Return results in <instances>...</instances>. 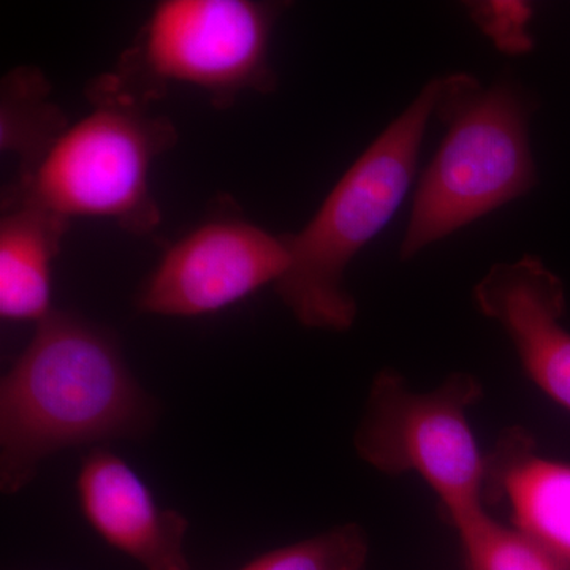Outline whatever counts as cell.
<instances>
[{
    "instance_id": "3",
    "label": "cell",
    "mask_w": 570,
    "mask_h": 570,
    "mask_svg": "<svg viewBox=\"0 0 570 570\" xmlns=\"http://www.w3.org/2000/svg\"><path fill=\"white\" fill-rule=\"evenodd\" d=\"M434 99L433 80L341 176L313 219L287 234L291 265L275 291L305 328L340 333L355 324L358 307L344 277L411 190Z\"/></svg>"
},
{
    "instance_id": "13",
    "label": "cell",
    "mask_w": 570,
    "mask_h": 570,
    "mask_svg": "<svg viewBox=\"0 0 570 570\" xmlns=\"http://www.w3.org/2000/svg\"><path fill=\"white\" fill-rule=\"evenodd\" d=\"M452 527L463 547L466 570H562L531 539L499 523L485 509Z\"/></svg>"
},
{
    "instance_id": "10",
    "label": "cell",
    "mask_w": 570,
    "mask_h": 570,
    "mask_svg": "<svg viewBox=\"0 0 570 570\" xmlns=\"http://www.w3.org/2000/svg\"><path fill=\"white\" fill-rule=\"evenodd\" d=\"M483 499L505 502L512 527L570 570V464L539 455L528 431L510 428L487 455Z\"/></svg>"
},
{
    "instance_id": "11",
    "label": "cell",
    "mask_w": 570,
    "mask_h": 570,
    "mask_svg": "<svg viewBox=\"0 0 570 570\" xmlns=\"http://www.w3.org/2000/svg\"><path fill=\"white\" fill-rule=\"evenodd\" d=\"M70 220L26 195L10 193L0 219V316L45 321L51 303L52 265Z\"/></svg>"
},
{
    "instance_id": "15",
    "label": "cell",
    "mask_w": 570,
    "mask_h": 570,
    "mask_svg": "<svg viewBox=\"0 0 570 570\" xmlns=\"http://www.w3.org/2000/svg\"><path fill=\"white\" fill-rule=\"evenodd\" d=\"M472 21L501 52L524 55L534 47L530 33L532 9L524 2H479L469 7Z\"/></svg>"
},
{
    "instance_id": "6",
    "label": "cell",
    "mask_w": 570,
    "mask_h": 570,
    "mask_svg": "<svg viewBox=\"0 0 570 570\" xmlns=\"http://www.w3.org/2000/svg\"><path fill=\"white\" fill-rule=\"evenodd\" d=\"M483 396L478 377L453 373L417 392L395 370L379 371L354 434L360 460L381 474H414L436 494L450 527L485 509L487 455L469 411Z\"/></svg>"
},
{
    "instance_id": "9",
    "label": "cell",
    "mask_w": 570,
    "mask_h": 570,
    "mask_svg": "<svg viewBox=\"0 0 570 570\" xmlns=\"http://www.w3.org/2000/svg\"><path fill=\"white\" fill-rule=\"evenodd\" d=\"M86 521L141 570H194L186 553L189 521L157 504L141 475L111 450H92L77 479Z\"/></svg>"
},
{
    "instance_id": "5",
    "label": "cell",
    "mask_w": 570,
    "mask_h": 570,
    "mask_svg": "<svg viewBox=\"0 0 570 570\" xmlns=\"http://www.w3.org/2000/svg\"><path fill=\"white\" fill-rule=\"evenodd\" d=\"M284 3L261 0H163L154 7L118 71L112 91L148 107L168 85L200 89L216 102L272 92L273 29Z\"/></svg>"
},
{
    "instance_id": "7",
    "label": "cell",
    "mask_w": 570,
    "mask_h": 570,
    "mask_svg": "<svg viewBox=\"0 0 570 570\" xmlns=\"http://www.w3.org/2000/svg\"><path fill=\"white\" fill-rule=\"evenodd\" d=\"M291 265L287 234H273L236 214L198 224L165 250L137 295L138 311L202 317L283 279Z\"/></svg>"
},
{
    "instance_id": "1",
    "label": "cell",
    "mask_w": 570,
    "mask_h": 570,
    "mask_svg": "<svg viewBox=\"0 0 570 570\" xmlns=\"http://www.w3.org/2000/svg\"><path fill=\"white\" fill-rule=\"evenodd\" d=\"M154 417L118 340L55 309L0 381V490L20 493L62 450L141 436Z\"/></svg>"
},
{
    "instance_id": "14",
    "label": "cell",
    "mask_w": 570,
    "mask_h": 570,
    "mask_svg": "<svg viewBox=\"0 0 570 570\" xmlns=\"http://www.w3.org/2000/svg\"><path fill=\"white\" fill-rule=\"evenodd\" d=\"M370 540L360 524L346 523L255 558L239 570H366Z\"/></svg>"
},
{
    "instance_id": "4",
    "label": "cell",
    "mask_w": 570,
    "mask_h": 570,
    "mask_svg": "<svg viewBox=\"0 0 570 570\" xmlns=\"http://www.w3.org/2000/svg\"><path fill=\"white\" fill-rule=\"evenodd\" d=\"M91 111L70 124L28 178L11 193L66 217L112 220L149 235L163 220L151 189L154 163L178 141L168 118L92 82Z\"/></svg>"
},
{
    "instance_id": "8",
    "label": "cell",
    "mask_w": 570,
    "mask_h": 570,
    "mask_svg": "<svg viewBox=\"0 0 570 570\" xmlns=\"http://www.w3.org/2000/svg\"><path fill=\"white\" fill-rule=\"evenodd\" d=\"M480 314L512 341L527 376L570 411V332L562 325L566 288L538 257L491 266L474 287Z\"/></svg>"
},
{
    "instance_id": "12",
    "label": "cell",
    "mask_w": 570,
    "mask_h": 570,
    "mask_svg": "<svg viewBox=\"0 0 570 570\" xmlns=\"http://www.w3.org/2000/svg\"><path fill=\"white\" fill-rule=\"evenodd\" d=\"M51 92L50 80L37 67H18L2 78L0 151L20 160V181L69 129V119Z\"/></svg>"
},
{
    "instance_id": "2",
    "label": "cell",
    "mask_w": 570,
    "mask_h": 570,
    "mask_svg": "<svg viewBox=\"0 0 570 570\" xmlns=\"http://www.w3.org/2000/svg\"><path fill=\"white\" fill-rule=\"evenodd\" d=\"M434 112L444 140L420 178L403 261L485 214L530 193L538 183L530 142L534 105L519 82L490 88L469 73L438 78Z\"/></svg>"
}]
</instances>
